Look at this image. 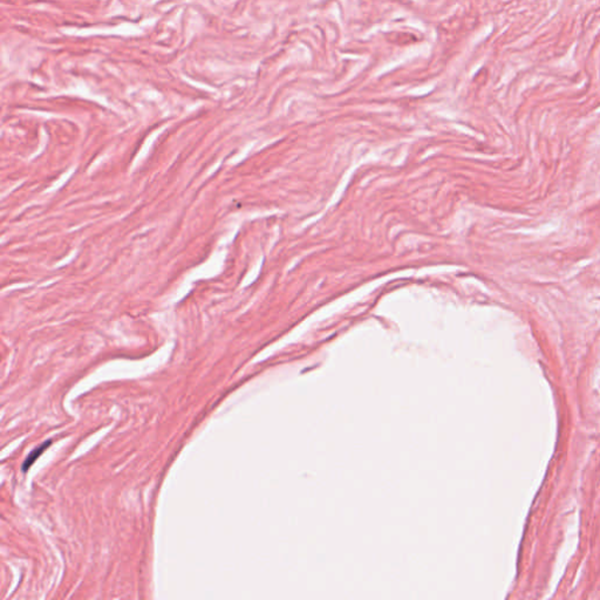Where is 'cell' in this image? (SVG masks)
Wrapping results in <instances>:
<instances>
[{
    "mask_svg": "<svg viewBox=\"0 0 600 600\" xmlns=\"http://www.w3.org/2000/svg\"><path fill=\"white\" fill-rule=\"evenodd\" d=\"M51 443H52L51 440L46 441V442L41 443V445L39 446L38 448L33 449L32 451H30V454L27 456L25 462H24V464H23V471H24V473H26V471L29 470L30 467H32L33 463H34V462L38 460V458L40 457V456L42 455V452H44L45 450L51 446Z\"/></svg>",
    "mask_w": 600,
    "mask_h": 600,
    "instance_id": "obj_1",
    "label": "cell"
}]
</instances>
